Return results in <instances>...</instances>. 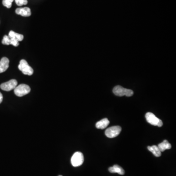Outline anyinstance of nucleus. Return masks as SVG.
<instances>
[{"label": "nucleus", "mask_w": 176, "mask_h": 176, "mask_svg": "<svg viewBox=\"0 0 176 176\" xmlns=\"http://www.w3.org/2000/svg\"><path fill=\"white\" fill-rule=\"evenodd\" d=\"M3 97L1 93H0V104L3 101Z\"/></svg>", "instance_id": "6ab92c4d"}, {"label": "nucleus", "mask_w": 176, "mask_h": 176, "mask_svg": "<svg viewBox=\"0 0 176 176\" xmlns=\"http://www.w3.org/2000/svg\"><path fill=\"white\" fill-rule=\"evenodd\" d=\"M109 171L112 173L119 174L120 175H124L125 174V171L123 170V169L118 165H114L113 167H110L109 168Z\"/></svg>", "instance_id": "9b49d317"}, {"label": "nucleus", "mask_w": 176, "mask_h": 176, "mask_svg": "<svg viewBox=\"0 0 176 176\" xmlns=\"http://www.w3.org/2000/svg\"><path fill=\"white\" fill-rule=\"evenodd\" d=\"M18 82L15 79H11L8 82L2 84L0 88L5 91H10L14 89L17 86Z\"/></svg>", "instance_id": "0eeeda50"}, {"label": "nucleus", "mask_w": 176, "mask_h": 176, "mask_svg": "<svg viewBox=\"0 0 176 176\" xmlns=\"http://www.w3.org/2000/svg\"><path fill=\"white\" fill-rule=\"evenodd\" d=\"M161 152L164 151L165 150H168L171 148V145L167 140H164L163 143L158 144L157 146Z\"/></svg>", "instance_id": "f8f14e48"}, {"label": "nucleus", "mask_w": 176, "mask_h": 176, "mask_svg": "<svg viewBox=\"0 0 176 176\" xmlns=\"http://www.w3.org/2000/svg\"><path fill=\"white\" fill-rule=\"evenodd\" d=\"M14 0H3V5L8 9H10L12 6V3Z\"/></svg>", "instance_id": "2eb2a0df"}, {"label": "nucleus", "mask_w": 176, "mask_h": 176, "mask_svg": "<svg viewBox=\"0 0 176 176\" xmlns=\"http://www.w3.org/2000/svg\"><path fill=\"white\" fill-rule=\"evenodd\" d=\"M61 176V175H60V176Z\"/></svg>", "instance_id": "aec40b11"}, {"label": "nucleus", "mask_w": 176, "mask_h": 176, "mask_svg": "<svg viewBox=\"0 0 176 176\" xmlns=\"http://www.w3.org/2000/svg\"><path fill=\"white\" fill-rule=\"evenodd\" d=\"M121 131V128L119 126H114L111 127L106 129L105 131V135L109 138H114L119 135Z\"/></svg>", "instance_id": "423d86ee"}, {"label": "nucleus", "mask_w": 176, "mask_h": 176, "mask_svg": "<svg viewBox=\"0 0 176 176\" xmlns=\"http://www.w3.org/2000/svg\"><path fill=\"white\" fill-rule=\"evenodd\" d=\"M145 118L147 121L153 125L157 126L159 127L163 125V122L162 120L159 119L153 113L148 112L145 114Z\"/></svg>", "instance_id": "20e7f679"}, {"label": "nucleus", "mask_w": 176, "mask_h": 176, "mask_svg": "<svg viewBox=\"0 0 176 176\" xmlns=\"http://www.w3.org/2000/svg\"><path fill=\"white\" fill-rule=\"evenodd\" d=\"M9 60L6 57H3L0 61V73H3L9 68Z\"/></svg>", "instance_id": "1a4fd4ad"}, {"label": "nucleus", "mask_w": 176, "mask_h": 176, "mask_svg": "<svg viewBox=\"0 0 176 176\" xmlns=\"http://www.w3.org/2000/svg\"><path fill=\"white\" fill-rule=\"evenodd\" d=\"M84 160V156L82 153L76 152L71 158V164L74 167H78L82 165Z\"/></svg>", "instance_id": "39448f33"}, {"label": "nucleus", "mask_w": 176, "mask_h": 176, "mask_svg": "<svg viewBox=\"0 0 176 176\" xmlns=\"http://www.w3.org/2000/svg\"><path fill=\"white\" fill-rule=\"evenodd\" d=\"M14 92L16 96L19 97H22L30 93V88L29 86L26 84H20L17 86L14 89Z\"/></svg>", "instance_id": "f03ea898"}, {"label": "nucleus", "mask_w": 176, "mask_h": 176, "mask_svg": "<svg viewBox=\"0 0 176 176\" xmlns=\"http://www.w3.org/2000/svg\"><path fill=\"white\" fill-rule=\"evenodd\" d=\"M16 13L18 15H21L24 17H29L31 15L30 9L27 7L23 8H18L16 9Z\"/></svg>", "instance_id": "6e6552de"}, {"label": "nucleus", "mask_w": 176, "mask_h": 176, "mask_svg": "<svg viewBox=\"0 0 176 176\" xmlns=\"http://www.w3.org/2000/svg\"><path fill=\"white\" fill-rule=\"evenodd\" d=\"M18 69L23 74L28 76H31L33 73V69L28 64L26 60L22 59L20 61L18 66Z\"/></svg>", "instance_id": "7ed1b4c3"}, {"label": "nucleus", "mask_w": 176, "mask_h": 176, "mask_svg": "<svg viewBox=\"0 0 176 176\" xmlns=\"http://www.w3.org/2000/svg\"><path fill=\"white\" fill-rule=\"evenodd\" d=\"M113 92L115 96L118 97L125 96L126 97H130L133 96L134 94V92L131 90L125 89L119 85L114 87L113 89Z\"/></svg>", "instance_id": "f257e3e1"}, {"label": "nucleus", "mask_w": 176, "mask_h": 176, "mask_svg": "<svg viewBox=\"0 0 176 176\" xmlns=\"http://www.w3.org/2000/svg\"><path fill=\"white\" fill-rule=\"evenodd\" d=\"M109 123V120L107 118H105L97 122L96 123V126L97 129H104L108 126Z\"/></svg>", "instance_id": "9d476101"}, {"label": "nucleus", "mask_w": 176, "mask_h": 176, "mask_svg": "<svg viewBox=\"0 0 176 176\" xmlns=\"http://www.w3.org/2000/svg\"><path fill=\"white\" fill-rule=\"evenodd\" d=\"M15 3L18 6H22L23 5H26L28 3L27 0H15Z\"/></svg>", "instance_id": "dca6fc26"}, {"label": "nucleus", "mask_w": 176, "mask_h": 176, "mask_svg": "<svg viewBox=\"0 0 176 176\" xmlns=\"http://www.w3.org/2000/svg\"><path fill=\"white\" fill-rule=\"evenodd\" d=\"M9 37L11 38H14L18 41H22L24 39V36L23 35L21 34L17 33L14 31L11 30L9 32Z\"/></svg>", "instance_id": "4468645a"}, {"label": "nucleus", "mask_w": 176, "mask_h": 176, "mask_svg": "<svg viewBox=\"0 0 176 176\" xmlns=\"http://www.w3.org/2000/svg\"><path fill=\"white\" fill-rule=\"evenodd\" d=\"M148 149L153 154L155 155L156 157H159L161 155V152H160L157 146L153 145L151 146H148Z\"/></svg>", "instance_id": "ddd939ff"}, {"label": "nucleus", "mask_w": 176, "mask_h": 176, "mask_svg": "<svg viewBox=\"0 0 176 176\" xmlns=\"http://www.w3.org/2000/svg\"><path fill=\"white\" fill-rule=\"evenodd\" d=\"M10 38V45H13L14 47H17L19 45V42L17 40L14 38Z\"/></svg>", "instance_id": "a211bd4d"}, {"label": "nucleus", "mask_w": 176, "mask_h": 176, "mask_svg": "<svg viewBox=\"0 0 176 176\" xmlns=\"http://www.w3.org/2000/svg\"><path fill=\"white\" fill-rule=\"evenodd\" d=\"M2 44L4 45H10V38L8 35H5L2 40Z\"/></svg>", "instance_id": "f3484780"}]
</instances>
